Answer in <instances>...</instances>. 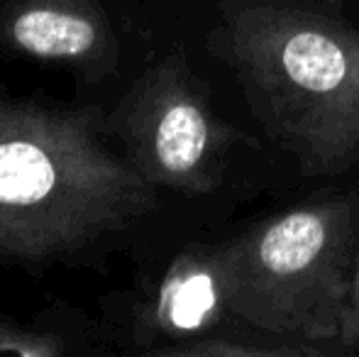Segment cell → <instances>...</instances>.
<instances>
[{
	"mask_svg": "<svg viewBox=\"0 0 359 357\" xmlns=\"http://www.w3.org/2000/svg\"><path fill=\"white\" fill-rule=\"evenodd\" d=\"M105 105L0 81V267L110 274L164 196L103 130Z\"/></svg>",
	"mask_w": 359,
	"mask_h": 357,
	"instance_id": "obj_1",
	"label": "cell"
},
{
	"mask_svg": "<svg viewBox=\"0 0 359 357\" xmlns=\"http://www.w3.org/2000/svg\"><path fill=\"white\" fill-rule=\"evenodd\" d=\"M217 15L210 52L303 174L359 164L357 29L291 0H217Z\"/></svg>",
	"mask_w": 359,
	"mask_h": 357,
	"instance_id": "obj_2",
	"label": "cell"
},
{
	"mask_svg": "<svg viewBox=\"0 0 359 357\" xmlns=\"http://www.w3.org/2000/svg\"><path fill=\"white\" fill-rule=\"evenodd\" d=\"M359 203L301 206L222 243L227 309L284 340H337L357 267Z\"/></svg>",
	"mask_w": 359,
	"mask_h": 357,
	"instance_id": "obj_3",
	"label": "cell"
},
{
	"mask_svg": "<svg viewBox=\"0 0 359 357\" xmlns=\"http://www.w3.org/2000/svg\"><path fill=\"white\" fill-rule=\"evenodd\" d=\"M103 130L159 191L201 198L217 191L240 140L213 110L184 47L151 57L105 105Z\"/></svg>",
	"mask_w": 359,
	"mask_h": 357,
	"instance_id": "obj_4",
	"label": "cell"
},
{
	"mask_svg": "<svg viewBox=\"0 0 359 357\" xmlns=\"http://www.w3.org/2000/svg\"><path fill=\"white\" fill-rule=\"evenodd\" d=\"M130 0H0V57L54 69L108 105L149 62Z\"/></svg>",
	"mask_w": 359,
	"mask_h": 357,
	"instance_id": "obj_5",
	"label": "cell"
},
{
	"mask_svg": "<svg viewBox=\"0 0 359 357\" xmlns=\"http://www.w3.org/2000/svg\"><path fill=\"white\" fill-rule=\"evenodd\" d=\"M0 355L13 357H108L98 316L54 299L27 318L0 314Z\"/></svg>",
	"mask_w": 359,
	"mask_h": 357,
	"instance_id": "obj_6",
	"label": "cell"
},
{
	"mask_svg": "<svg viewBox=\"0 0 359 357\" xmlns=\"http://www.w3.org/2000/svg\"><path fill=\"white\" fill-rule=\"evenodd\" d=\"M323 350L311 343H279V345H250L237 343L225 335H205L179 348H171L164 357H284V355H320Z\"/></svg>",
	"mask_w": 359,
	"mask_h": 357,
	"instance_id": "obj_7",
	"label": "cell"
},
{
	"mask_svg": "<svg viewBox=\"0 0 359 357\" xmlns=\"http://www.w3.org/2000/svg\"><path fill=\"white\" fill-rule=\"evenodd\" d=\"M337 343L347 350L359 348V260H357L355 271H352L350 289H347L345 309H342L340 338H337Z\"/></svg>",
	"mask_w": 359,
	"mask_h": 357,
	"instance_id": "obj_8",
	"label": "cell"
},
{
	"mask_svg": "<svg viewBox=\"0 0 359 357\" xmlns=\"http://www.w3.org/2000/svg\"><path fill=\"white\" fill-rule=\"evenodd\" d=\"M325 3H330V5H342L345 0H325Z\"/></svg>",
	"mask_w": 359,
	"mask_h": 357,
	"instance_id": "obj_9",
	"label": "cell"
},
{
	"mask_svg": "<svg viewBox=\"0 0 359 357\" xmlns=\"http://www.w3.org/2000/svg\"><path fill=\"white\" fill-rule=\"evenodd\" d=\"M357 353H359V348H357Z\"/></svg>",
	"mask_w": 359,
	"mask_h": 357,
	"instance_id": "obj_10",
	"label": "cell"
}]
</instances>
